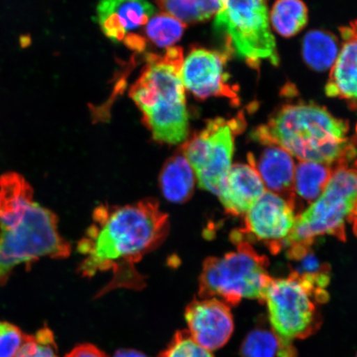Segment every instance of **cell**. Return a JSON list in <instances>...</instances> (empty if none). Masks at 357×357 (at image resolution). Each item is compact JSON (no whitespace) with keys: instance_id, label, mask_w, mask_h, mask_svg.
Masks as SVG:
<instances>
[{"instance_id":"cell-1","label":"cell","mask_w":357,"mask_h":357,"mask_svg":"<svg viewBox=\"0 0 357 357\" xmlns=\"http://www.w3.org/2000/svg\"><path fill=\"white\" fill-rule=\"evenodd\" d=\"M169 231V217L155 199L126 205L100 204L77 244L83 258L78 271L87 278L111 273V280L96 298L118 289L141 290L146 287V278L137 265L165 242Z\"/></svg>"},{"instance_id":"cell-2","label":"cell","mask_w":357,"mask_h":357,"mask_svg":"<svg viewBox=\"0 0 357 357\" xmlns=\"http://www.w3.org/2000/svg\"><path fill=\"white\" fill-rule=\"evenodd\" d=\"M349 123L312 102H287L252 133L262 145H275L301 162L342 166L356 158Z\"/></svg>"},{"instance_id":"cell-3","label":"cell","mask_w":357,"mask_h":357,"mask_svg":"<svg viewBox=\"0 0 357 357\" xmlns=\"http://www.w3.org/2000/svg\"><path fill=\"white\" fill-rule=\"evenodd\" d=\"M183 61L180 47L168 48L164 56H147V63L130 89L146 127L160 144H181L188 137L189 116L181 75Z\"/></svg>"},{"instance_id":"cell-4","label":"cell","mask_w":357,"mask_h":357,"mask_svg":"<svg viewBox=\"0 0 357 357\" xmlns=\"http://www.w3.org/2000/svg\"><path fill=\"white\" fill-rule=\"evenodd\" d=\"M236 251L204 261L199 279V298H218L229 307L243 298L265 303L272 279L269 261L248 242L238 240Z\"/></svg>"},{"instance_id":"cell-5","label":"cell","mask_w":357,"mask_h":357,"mask_svg":"<svg viewBox=\"0 0 357 357\" xmlns=\"http://www.w3.org/2000/svg\"><path fill=\"white\" fill-rule=\"evenodd\" d=\"M71 245L58 229V218L34 202L24 215L0 227V284L6 282L13 269L39 259H64Z\"/></svg>"},{"instance_id":"cell-6","label":"cell","mask_w":357,"mask_h":357,"mask_svg":"<svg viewBox=\"0 0 357 357\" xmlns=\"http://www.w3.org/2000/svg\"><path fill=\"white\" fill-rule=\"evenodd\" d=\"M357 208V160L337 166L323 194L297 217L284 245L312 243L317 236L330 235L345 242L346 223Z\"/></svg>"},{"instance_id":"cell-7","label":"cell","mask_w":357,"mask_h":357,"mask_svg":"<svg viewBox=\"0 0 357 357\" xmlns=\"http://www.w3.org/2000/svg\"><path fill=\"white\" fill-rule=\"evenodd\" d=\"M214 26L231 51L257 69L263 61L278 66L280 58L270 26L268 0H218Z\"/></svg>"},{"instance_id":"cell-8","label":"cell","mask_w":357,"mask_h":357,"mask_svg":"<svg viewBox=\"0 0 357 357\" xmlns=\"http://www.w3.org/2000/svg\"><path fill=\"white\" fill-rule=\"evenodd\" d=\"M244 126L240 116L209 120L183 144L181 153L193 168L201 189L218 195L231 167L235 137Z\"/></svg>"},{"instance_id":"cell-9","label":"cell","mask_w":357,"mask_h":357,"mask_svg":"<svg viewBox=\"0 0 357 357\" xmlns=\"http://www.w3.org/2000/svg\"><path fill=\"white\" fill-rule=\"evenodd\" d=\"M265 303L271 327L284 342L309 337L322 325L317 303H323L292 275L272 280Z\"/></svg>"},{"instance_id":"cell-10","label":"cell","mask_w":357,"mask_h":357,"mask_svg":"<svg viewBox=\"0 0 357 357\" xmlns=\"http://www.w3.org/2000/svg\"><path fill=\"white\" fill-rule=\"evenodd\" d=\"M294 208V201L267 191L245 213V229L240 233L251 234L265 242L271 252H278L296 225Z\"/></svg>"},{"instance_id":"cell-11","label":"cell","mask_w":357,"mask_h":357,"mask_svg":"<svg viewBox=\"0 0 357 357\" xmlns=\"http://www.w3.org/2000/svg\"><path fill=\"white\" fill-rule=\"evenodd\" d=\"M226 52L194 48L181 66L184 86L200 100L209 97H225L238 102V93L229 84Z\"/></svg>"},{"instance_id":"cell-12","label":"cell","mask_w":357,"mask_h":357,"mask_svg":"<svg viewBox=\"0 0 357 357\" xmlns=\"http://www.w3.org/2000/svg\"><path fill=\"white\" fill-rule=\"evenodd\" d=\"M185 316L192 339L208 351L220 349L233 335L230 307L218 298L194 300L186 307Z\"/></svg>"},{"instance_id":"cell-13","label":"cell","mask_w":357,"mask_h":357,"mask_svg":"<svg viewBox=\"0 0 357 357\" xmlns=\"http://www.w3.org/2000/svg\"><path fill=\"white\" fill-rule=\"evenodd\" d=\"M342 47L331 73L325 93L330 98L344 100L357 111V20L340 29Z\"/></svg>"},{"instance_id":"cell-14","label":"cell","mask_w":357,"mask_h":357,"mask_svg":"<svg viewBox=\"0 0 357 357\" xmlns=\"http://www.w3.org/2000/svg\"><path fill=\"white\" fill-rule=\"evenodd\" d=\"M155 8L147 0H100L98 20L107 38L124 42L129 33L147 24Z\"/></svg>"},{"instance_id":"cell-15","label":"cell","mask_w":357,"mask_h":357,"mask_svg":"<svg viewBox=\"0 0 357 357\" xmlns=\"http://www.w3.org/2000/svg\"><path fill=\"white\" fill-rule=\"evenodd\" d=\"M266 187L256 169L250 165H231L218 196L227 213L243 215L261 196Z\"/></svg>"},{"instance_id":"cell-16","label":"cell","mask_w":357,"mask_h":357,"mask_svg":"<svg viewBox=\"0 0 357 357\" xmlns=\"http://www.w3.org/2000/svg\"><path fill=\"white\" fill-rule=\"evenodd\" d=\"M265 146L258 155L249 153L250 166L256 169L269 191L296 202L294 192L296 167L292 155L278 146Z\"/></svg>"},{"instance_id":"cell-17","label":"cell","mask_w":357,"mask_h":357,"mask_svg":"<svg viewBox=\"0 0 357 357\" xmlns=\"http://www.w3.org/2000/svg\"><path fill=\"white\" fill-rule=\"evenodd\" d=\"M196 180L193 168L181 151L163 165L159 175V187L169 202L184 204L193 195Z\"/></svg>"},{"instance_id":"cell-18","label":"cell","mask_w":357,"mask_h":357,"mask_svg":"<svg viewBox=\"0 0 357 357\" xmlns=\"http://www.w3.org/2000/svg\"><path fill=\"white\" fill-rule=\"evenodd\" d=\"M337 167L301 160L294 171V195L306 203H314L323 194Z\"/></svg>"},{"instance_id":"cell-19","label":"cell","mask_w":357,"mask_h":357,"mask_svg":"<svg viewBox=\"0 0 357 357\" xmlns=\"http://www.w3.org/2000/svg\"><path fill=\"white\" fill-rule=\"evenodd\" d=\"M241 357H297L292 342L278 337L272 328L259 326L245 337L240 348Z\"/></svg>"},{"instance_id":"cell-20","label":"cell","mask_w":357,"mask_h":357,"mask_svg":"<svg viewBox=\"0 0 357 357\" xmlns=\"http://www.w3.org/2000/svg\"><path fill=\"white\" fill-rule=\"evenodd\" d=\"M340 52L336 37L324 30H312L303 40L302 54L305 63L316 71L332 68Z\"/></svg>"},{"instance_id":"cell-21","label":"cell","mask_w":357,"mask_h":357,"mask_svg":"<svg viewBox=\"0 0 357 357\" xmlns=\"http://www.w3.org/2000/svg\"><path fill=\"white\" fill-rule=\"evenodd\" d=\"M269 20L276 33L284 38H291L306 26L309 11L302 0H276Z\"/></svg>"},{"instance_id":"cell-22","label":"cell","mask_w":357,"mask_h":357,"mask_svg":"<svg viewBox=\"0 0 357 357\" xmlns=\"http://www.w3.org/2000/svg\"><path fill=\"white\" fill-rule=\"evenodd\" d=\"M158 3L165 13L183 24L208 20L220 8L218 0H158Z\"/></svg>"},{"instance_id":"cell-23","label":"cell","mask_w":357,"mask_h":357,"mask_svg":"<svg viewBox=\"0 0 357 357\" xmlns=\"http://www.w3.org/2000/svg\"><path fill=\"white\" fill-rule=\"evenodd\" d=\"M185 28L182 22L164 13L147 22L146 34L156 46L167 47L181 39Z\"/></svg>"},{"instance_id":"cell-24","label":"cell","mask_w":357,"mask_h":357,"mask_svg":"<svg viewBox=\"0 0 357 357\" xmlns=\"http://www.w3.org/2000/svg\"><path fill=\"white\" fill-rule=\"evenodd\" d=\"M15 357H58L52 330L45 327L35 335H26Z\"/></svg>"},{"instance_id":"cell-25","label":"cell","mask_w":357,"mask_h":357,"mask_svg":"<svg viewBox=\"0 0 357 357\" xmlns=\"http://www.w3.org/2000/svg\"><path fill=\"white\" fill-rule=\"evenodd\" d=\"M159 357H214L211 351L205 349L192 339L190 333L178 331L171 343Z\"/></svg>"},{"instance_id":"cell-26","label":"cell","mask_w":357,"mask_h":357,"mask_svg":"<svg viewBox=\"0 0 357 357\" xmlns=\"http://www.w3.org/2000/svg\"><path fill=\"white\" fill-rule=\"evenodd\" d=\"M25 336L15 324L0 321V357H15Z\"/></svg>"},{"instance_id":"cell-27","label":"cell","mask_w":357,"mask_h":357,"mask_svg":"<svg viewBox=\"0 0 357 357\" xmlns=\"http://www.w3.org/2000/svg\"><path fill=\"white\" fill-rule=\"evenodd\" d=\"M66 357H108L99 348L91 344L75 347Z\"/></svg>"},{"instance_id":"cell-28","label":"cell","mask_w":357,"mask_h":357,"mask_svg":"<svg viewBox=\"0 0 357 357\" xmlns=\"http://www.w3.org/2000/svg\"><path fill=\"white\" fill-rule=\"evenodd\" d=\"M114 357H147L141 351L130 349H120L116 351Z\"/></svg>"},{"instance_id":"cell-29","label":"cell","mask_w":357,"mask_h":357,"mask_svg":"<svg viewBox=\"0 0 357 357\" xmlns=\"http://www.w3.org/2000/svg\"><path fill=\"white\" fill-rule=\"evenodd\" d=\"M350 222L352 223V229H354V234L357 236V208L354 215L351 217Z\"/></svg>"},{"instance_id":"cell-30","label":"cell","mask_w":357,"mask_h":357,"mask_svg":"<svg viewBox=\"0 0 357 357\" xmlns=\"http://www.w3.org/2000/svg\"><path fill=\"white\" fill-rule=\"evenodd\" d=\"M356 357H357V355H356Z\"/></svg>"}]
</instances>
